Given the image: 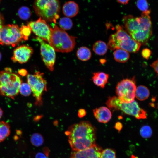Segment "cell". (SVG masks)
<instances>
[{"label":"cell","instance_id":"cell-39","mask_svg":"<svg viewBox=\"0 0 158 158\" xmlns=\"http://www.w3.org/2000/svg\"><path fill=\"white\" fill-rule=\"evenodd\" d=\"M42 117V116H38L35 117L34 118V120L36 121H37L38 120H39L40 118H41Z\"/></svg>","mask_w":158,"mask_h":158},{"label":"cell","instance_id":"cell-38","mask_svg":"<svg viewBox=\"0 0 158 158\" xmlns=\"http://www.w3.org/2000/svg\"><path fill=\"white\" fill-rule=\"evenodd\" d=\"M130 0H117V2L121 4L126 5L127 4Z\"/></svg>","mask_w":158,"mask_h":158},{"label":"cell","instance_id":"cell-20","mask_svg":"<svg viewBox=\"0 0 158 158\" xmlns=\"http://www.w3.org/2000/svg\"><path fill=\"white\" fill-rule=\"evenodd\" d=\"M108 48L107 45L104 42L98 40L95 42L93 46L94 52L99 55H103L107 52Z\"/></svg>","mask_w":158,"mask_h":158},{"label":"cell","instance_id":"cell-11","mask_svg":"<svg viewBox=\"0 0 158 158\" xmlns=\"http://www.w3.org/2000/svg\"><path fill=\"white\" fill-rule=\"evenodd\" d=\"M28 24L38 37L49 43L52 28L46 21L40 17L36 21H31Z\"/></svg>","mask_w":158,"mask_h":158},{"label":"cell","instance_id":"cell-37","mask_svg":"<svg viewBox=\"0 0 158 158\" xmlns=\"http://www.w3.org/2000/svg\"><path fill=\"white\" fill-rule=\"evenodd\" d=\"M18 73L21 75L25 76L27 74V71L25 69H21L18 71Z\"/></svg>","mask_w":158,"mask_h":158},{"label":"cell","instance_id":"cell-5","mask_svg":"<svg viewBox=\"0 0 158 158\" xmlns=\"http://www.w3.org/2000/svg\"><path fill=\"white\" fill-rule=\"evenodd\" d=\"M75 40V37L69 35L64 30L54 24L49 44L57 52L68 53L74 48Z\"/></svg>","mask_w":158,"mask_h":158},{"label":"cell","instance_id":"cell-29","mask_svg":"<svg viewBox=\"0 0 158 158\" xmlns=\"http://www.w3.org/2000/svg\"><path fill=\"white\" fill-rule=\"evenodd\" d=\"M140 134L144 138L150 137L152 134V131L150 127L148 125L142 126L140 130Z\"/></svg>","mask_w":158,"mask_h":158},{"label":"cell","instance_id":"cell-12","mask_svg":"<svg viewBox=\"0 0 158 158\" xmlns=\"http://www.w3.org/2000/svg\"><path fill=\"white\" fill-rule=\"evenodd\" d=\"M36 39L40 44L41 54L44 62L48 69L53 71L56 58L54 49L40 38L37 37Z\"/></svg>","mask_w":158,"mask_h":158},{"label":"cell","instance_id":"cell-23","mask_svg":"<svg viewBox=\"0 0 158 158\" xmlns=\"http://www.w3.org/2000/svg\"><path fill=\"white\" fill-rule=\"evenodd\" d=\"M44 138L42 135L38 133H33L30 138V142L34 146L36 147L42 145L44 142Z\"/></svg>","mask_w":158,"mask_h":158},{"label":"cell","instance_id":"cell-41","mask_svg":"<svg viewBox=\"0 0 158 158\" xmlns=\"http://www.w3.org/2000/svg\"><path fill=\"white\" fill-rule=\"evenodd\" d=\"M130 158H139L137 156H136L134 155H133L131 156V157Z\"/></svg>","mask_w":158,"mask_h":158},{"label":"cell","instance_id":"cell-30","mask_svg":"<svg viewBox=\"0 0 158 158\" xmlns=\"http://www.w3.org/2000/svg\"><path fill=\"white\" fill-rule=\"evenodd\" d=\"M136 5L138 8L143 12L148 10V4L147 0H137Z\"/></svg>","mask_w":158,"mask_h":158},{"label":"cell","instance_id":"cell-7","mask_svg":"<svg viewBox=\"0 0 158 158\" xmlns=\"http://www.w3.org/2000/svg\"><path fill=\"white\" fill-rule=\"evenodd\" d=\"M106 104L111 109L121 110L124 113L138 119H145L147 117L145 111L139 107L135 100L130 103H123L117 97L113 96L108 97Z\"/></svg>","mask_w":158,"mask_h":158},{"label":"cell","instance_id":"cell-21","mask_svg":"<svg viewBox=\"0 0 158 158\" xmlns=\"http://www.w3.org/2000/svg\"><path fill=\"white\" fill-rule=\"evenodd\" d=\"M77 56L80 60L83 61L88 60L91 56V53L90 49L85 47H80L77 52Z\"/></svg>","mask_w":158,"mask_h":158},{"label":"cell","instance_id":"cell-2","mask_svg":"<svg viewBox=\"0 0 158 158\" xmlns=\"http://www.w3.org/2000/svg\"><path fill=\"white\" fill-rule=\"evenodd\" d=\"M150 10L144 11L141 16H124L122 20L125 30L135 40L141 44L146 45L152 34V23L149 15Z\"/></svg>","mask_w":158,"mask_h":158},{"label":"cell","instance_id":"cell-36","mask_svg":"<svg viewBox=\"0 0 158 158\" xmlns=\"http://www.w3.org/2000/svg\"><path fill=\"white\" fill-rule=\"evenodd\" d=\"M4 18L1 15V14L0 13V32L3 27L4 25Z\"/></svg>","mask_w":158,"mask_h":158},{"label":"cell","instance_id":"cell-31","mask_svg":"<svg viewBox=\"0 0 158 158\" xmlns=\"http://www.w3.org/2000/svg\"><path fill=\"white\" fill-rule=\"evenodd\" d=\"M151 51L149 49L145 48L142 50L141 55L143 58L147 60H148L151 54Z\"/></svg>","mask_w":158,"mask_h":158},{"label":"cell","instance_id":"cell-3","mask_svg":"<svg viewBox=\"0 0 158 158\" xmlns=\"http://www.w3.org/2000/svg\"><path fill=\"white\" fill-rule=\"evenodd\" d=\"M115 28L116 32L109 38L108 48L111 50L121 49L128 52H137L141 44L134 40L121 25H117Z\"/></svg>","mask_w":158,"mask_h":158},{"label":"cell","instance_id":"cell-6","mask_svg":"<svg viewBox=\"0 0 158 158\" xmlns=\"http://www.w3.org/2000/svg\"><path fill=\"white\" fill-rule=\"evenodd\" d=\"M33 6L38 16L46 21L56 23L59 17V0H35Z\"/></svg>","mask_w":158,"mask_h":158},{"label":"cell","instance_id":"cell-14","mask_svg":"<svg viewBox=\"0 0 158 158\" xmlns=\"http://www.w3.org/2000/svg\"><path fill=\"white\" fill-rule=\"evenodd\" d=\"M102 150L96 144L87 149L72 150L69 158H99Z\"/></svg>","mask_w":158,"mask_h":158},{"label":"cell","instance_id":"cell-33","mask_svg":"<svg viewBox=\"0 0 158 158\" xmlns=\"http://www.w3.org/2000/svg\"><path fill=\"white\" fill-rule=\"evenodd\" d=\"M86 114V112L85 109H81L78 111V116L79 118H81L84 116Z\"/></svg>","mask_w":158,"mask_h":158},{"label":"cell","instance_id":"cell-19","mask_svg":"<svg viewBox=\"0 0 158 158\" xmlns=\"http://www.w3.org/2000/svg\"><path fill=\"white\" fill-rule=\"evenodd\" d=\"M150 95L149 90L146 86L140 85L136 87L135 96L140 101H144L149 97Z\"/></svg>","mask_w":158,"mask_h":158},{"label":"cell","instance_id":"cell-4","mask_svg":"<svg viewBox=\"0 0 158 158\" xmlns=\"http://www.w3.org/2000/svg\"><path fill=\"white\" fill-rule=\"evenodd\" d=\"M22 80L12 69L6 68L0 72V93L3 96L14 99L19 92Z\"/></svg>","mask_w":158,"mask_h":158},{"label":"cell","instance_id":"cell-22","mask_svg":"<svg viewBox=\"0 0 158 158\" xmlns=\"http://www.w3.org/2000/svg\"><path fill=\"white\" fill-rule=\"evenodd\" d=\"M10 133L9 124L4 121H0V143L8 136Z\"/></svg>","mask_w":158,"mask_h":158},{"label":"cell","instance_id":"cell-8","mask_svg":"<svg viewBox=\"0 0 158 158\" xmlns=\"http://www.w3.org/2000/svg\"><path fill=\"white\" fill-rule=\"evenodd\" d=\"M43 73L37 71L33 75L28 74L27 75V83L35 97V104L39 106L42 105V95L47 90V83L43 78Z\"/></svg>","mask_w":158,"mask_h":158},{"label":"cell","instance_id":"cell-40","mask_svg":"<svg viewBox=\"0 0 158 158\" xmlns=\"http://www.w3.org/2000/svg\"><path fill=\"white\" fill-rule=\"evenodd\" d=\"M3 114V111L2 109H1V108L0 107V119L2 117Z\"/></svg>","mask_w":158,"mask_h":158},{"label":"cell","instance_id":"cell-1","mask_svg":"<svg viewBox=\"0 0 158 158\" xmlns=\"http://www.w3.org/2000/svg\"><path fill=\"white\" fill-rule=\"evenodd\" d=\"M73 150L89 148L95 144L96 130L88 121H83L70 126L65 132Z\"/></svg>","mask_w":158,"mask_h":158},{"label":"cell","instance_id":"cell-17","mask_svg":"<svg viewBox=\"0 0 158 158\" xmlns=\"http://www.w3.org/2000/svg\"><path fill=\"white\" fill-rule=\"evenodd\" d=\"M109 75L102 72H98L93 73L92 80L97 86L104 88L107 83Z\"/></svg>","mask_w":158,"mask_h":158},{"label":"cell","instance_id":"cell-28","mask_svg":"<svg viewBox=\"0 0 158 158\" xmlns=\"http://www.w3.org/2000/svg\"><path fill=\"white\" fill-rule=\"evenodd\" d=\"M32 90L29 85L26 83H22L19 90V92L22 95L27 96L32 92Z\"/></svg>","mask_w":158,"mask_h":158},{"label":"cell","instance_id":"cell-34","mask_svg":"<svg viewBox=\"0 0 158 158\" xmlns=\"http://www.w3.org/2000/svg\"><path fill=\"white\" fill-rule=\"evenodd\" d=\"M35 158H48V155L46 153H43L42 152L37 153L35 155Z\"/></svg>","mask_w":158,"mask_h":158},{"label":"cell","instance_id":"cell-15","mask_svg":"<svg viewBox=\"0 0 158 158\" xmlns=\"http://www.w3.org/2000/svg\"><path fill=\"white\" fill-rule=\"evenodd\" d=\"M94 117L100 123H106L111 119L112 114L110 110L107 107H101L93 110Z\"/></svg>","mask_w":158,"mask_h":158},{"label":"cell","instance_id":"cell-16","mask_svg":"<svg viewBox=\"0 0 158 158\" xmlns=\"http://www.w3.org/2000/svg\"><path fill=\"white\" fill-rule=\"evenodd\" d=\"M63 14L68 17L75 16L79 11V7L75 2L70 1L66 2L62 7Z\"/></svg>","mask_w":158,"mask_h":158},{"label":"cell","instance_id":"cell-32","mask_svg":"<svg viewBox=\"0 0 158 158\" xmlns=\"http://www.w3.org/2000/svg\"><path fill=\"white\" fill-rule=\"evenodd\" d=\"M150 66L154 69L155 72L158 75V59L153 62L150 65Z\"/></svg>","mask_w":158,"mask_h":158},{"label":"cell","instance_id":"cell-18","mask_svg":"<svg viewBox=\"0 0 158 158\" xmlns=\"http://www.w3.org/2000/svg\"><path fill=\"white\" fill-rule=\"evenodd\" d=\"M114 50L113 52V56L116 61L124 63L128 60L130 55L128 51L121 49H116Z\"/></svg>","mask_w":158,"mask_h":158},{"label":"cell","instance_id":"cell-42","mask_svg":"<svg viewBox=\"0 0 158 158\" xmlns=\"http://www.w3.org/2000/svg\"><path fill=\"white\" fill-rule=\"evenodd\" d=\"M1 53L0 52V61L1 60Z\"/></svg>","mask_w":158,"mask_h":158},{"label":"cell","instance_id":"cell-25","mask_svg":"<svg viewBox=\"0 0 158 158\" xmlns=\"http://www.w3.org/2000/svg\"><path fill=\"white\" fill-rule=\"evenodd\" d=\"M18 14L19 17L23 20L28 19L31 15L30 9L26 6H22L18 10Z\"/></svg>","mask_w":158,"mask_h":158},{"label":"cell","instance_id":"cell-10","mask_svg":"<svg viewBox=\"0 0 158 158\" xmlns=\"http://www.w3.org/2000/svg\"><path fill=\"white\" fill-rule=\"evenodd\" d=\"M24 41L20 28L17 25H4L0 32V44L14 47Z\"/></svg>","mask_w":158,"mask_h":158},{"label":"cell","instance_id":"cell-27","mask_svg":"<svg viewBox=\"0 0 158 158\" xmlns=\"http://www.w3.org/2000/svg\"><path fill=\"white\" fill-rule=\"evenodd\" d=\"M99 158H116L115 152L111 149H105L102 151Z\"/></svg>","mask_w":158,"mask_h":158},{"label":"cell","instance_id":"cell-35","mask_svg":"<svg viewBox=\"0 0 158 158\" xmlns=\"http://www.w3.org/2000/svg\"><path fill=\"white\" fill-rule=\"evenodd\" d=\"M122 127V124L120 122H117L115 125V128L119 131H120Z\"/></svg>","mask_w":158,"mask_h":158},{"label":"cell","instance_id":"cell-26","mask_svg":"<svg viewBox=\"0 0 158 158\" xmlns=\"http://www.w3.org/2000/svg\"><path fill=\"white\" fill-rule=\"evenodd\" d=\"M20 29L24 41L27 40L31 33L32 29L31 27L28 24L27 25H22Z\"/></svg>","mask_w":158,"mask_h":158},{"label":"cell","instance_id":"cell-9","mask_svg":"<svg viewBox=\"0 0 158 158\" xmlns=\"http://www.w3.org/2000/svg\"><path fill=\"white\" fill-rule=\"evenodd\" d=\"M136 87L135 78L123 79L117 84L116 92L117 97L123 103H130L135 97Z\"/></svg>","mask_w":158,"mask_h":158},{"label":"cell","instance_id":"cell-13","mask_svg":"<svg viewBox=\"0 0 158 158\" xmlns=\"http://www.w3.org/2000/svg\"><path fill=\"white\" fill-rule=\"evenodd\" d=\"M33 53V49L31 47L22 45L17 47L13 51L11 60L14 62L23 63L27 62Z\"/></svg>","mask_w":158,"mask_h":158},{"label":"cell","instance_id":"cell-43","mask_svg":"<svg viewBox=\"0 0 158 158\" xmlns=\"http://www.w3.org/2000/svg\"><path fill=\"white\" fill-rule=\"evenodd\" d=\"M157 107H158V104H157Z\"/></svg>","mask_w":158,"mask_h":158},{"label":"cell","instance_id":"cell-44","mask_svg":"<svg viewBox=\"0 0 158 158\" xmlns=\"http://www.w3.org/2000/svg\"><path fill=\"white\" fill-rule=\"evenodd\" d=\"M1 0H0V1Z\"/></svg>","mask_w":158,"mask_h":158},{"label":"cell","instance_id":"cell-24","mask_svg":"<svg viewBox=\"0 0 158 158\" xmlns=\"http://www.w3.org/2000/svg\"><path fill=\"white\" fill-rule=\"evenodd\" d=\"M59 24L61 28L64 30L70 29L73 25L72 20L68 17H64L61 18Z\"/></svg>","mask_w":158,"mask_h":158}]
</instances>
